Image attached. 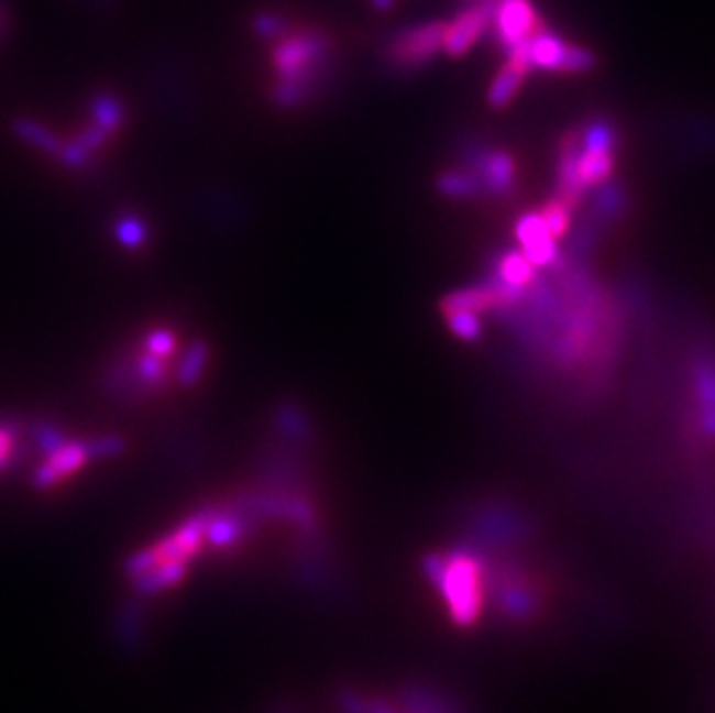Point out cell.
Listing matches in <instances>:
<instances>
[{
    "instance_id": "7",
    "label": "cell",
    "mask_w": 715,
    "mask_h": 713,
    "mask_svg": "<svg viewBox=\"0 0 715 713\" xmlns=\"http://www.w3.org/2000/svg\"><path fill=\"white\" fill-rule=\"evenodd\" d=\"M491 24V6H475L463 10L444 31V52L459 58L473 50Z\"/></svg>"
},
{
    "instance_id": "15",
    "label": "cell",
    "mask_w": 715,
    "mask_h": 713,
    "mask_svg": "<svg viewBox=\"0 0 715 713\" xmlns=\"http://www.w3.org/2000/svg\"><path fill=\"white\" fill-rule=\"evenodd\" d=\"M581 149H597V151H614L616 149V132L607 121H593L579 138Z\"/></svg>"
},
{
    "instance_id": "17",
    "label": "cell",
    "mask_w": 715,
    "mask_h": 713,
    "mask_svg": "<svg viewBox=\"0 0 715 713\" xmlns=\"http://www.w3.org/2000/svg\"><path fill=\"white\" fill-rule=\"evenodd\" d=\"M392 3H394V0H373V6L377 10H387V8H392Z\"/></svg>"
},
{
    "instance_id": "10",
    "label": "cell",
    "mask_w": 715,
    "mask_h": 713,
    "mask_svg": "<svg viewBox=\"0 0 715 713\" xmlns=\"http://www.w3.org/2000/svg\"><path fill=\"white\" fill-rule=\"evenodd\" d=\"M576 178L581 188H593L605 184L614 172V151H597V149H581L576 153Z\"/></svg>"
},
{
    "instance_id": "1",
    "label": "cell",
    "mask_w": 715,
    "mask_h": 713,
    "mask_svg": "<svg viewBox=\"0 0 715 713\" xmlns=\"http://www.w3.org/2000/svg\"><path fill=\"white\" fill-rule=\"evenodd\" d=\"M433 589L454 626L473 628L486 603V559L473 549L444 551V566Z\"/></svg>"
},
{
    "instance_id": "8",
    "label": "cell",
    "mask_w": 715,
    "mask_h": 713,
    "mask_svg": "<svg viewBox=\"0 0 715 713\" xmlns=\"http://www.w3.org/2000/svg\"><path fill=\"white\" fill-rule=\"evenodd\" d=\"M517 241L521 243V253L535 264L547 266L556 260V239L549 234L544 220L540 213H526L519 218L517 228H514Z\"/></svg>"
},
{
    "instance_id": "3",
    "label": "cell",
    "mask_w": 715,
    "mask_h": 713,
    "mask_svg": "<svg viewBox=\"0 0 715 713\" xmlns=\"http://www.w3.org/2000/svg\"><path fill=\"white\" fill-rule=\"evenodd\" d=\"M528 44V54L532 68L540 70H553V73H563V75H584L595 68V54L576 47V44H568L558 35L549 31H538Z\"/></svg>"
},
{
    "instance_id": "13",
    "label": "cell",
    "mask_w": 715,
    "mask_h": 713,
    "mask_svg": "<svg viewBox=\"0 0 715 713\" xmlns=\"http://www.w3.org/2000/svg\"><path fill=\"white\" fill-rule=\"evenodd\" d=\"M447 327L461 341H477L482 337V320L480 314H473V310H463V308H452V310H442Z\"/></svg>"
},
{
    "instance_id": "6",
    "label": "cell",
    "mask_w": 715,
    "mask_h": 713,
    "mask_svg": "<svg viewBox=\"0 0 715 713\" xmlns=\"http://www.w3.org/2000/svg\"><path fill=\"white\" fill-rule=\"evenodd\" d=\"M532 70L528 44L521 42L517 47L509 50L507 63L498 70V75L491 81L486 91V102L494 109H505L514 98H517L519 88L524 86L528 73Z\"/></svg>"
},
{
    "instance_id": "4",
    "label": "cell",
    "mask_w": 715,
    "mask_h": 713,
    "mask_svg": "<svg viewBox=\"0 0 715 713\" xmlns=\"http://www.w3.org/2000/svg\"><path fill=\"white\" fill-rule=\"evenodd\" d=\"M444 31L447 24L442 21H431V24L415 26L406 33H400L389 47V58L398 68H421L424 63L433 61L440 52H444Z\"/></svg>"
},
{
    "instance_id": "11",
    "label": "cell",
    "mask_w": 715,
    "mask_h": 713,
    "mask_svg": "<svg viewBox=\"0 0 715 713\" xmlns=\"http://www.w3.org/2000/svg\"><path fill=\"white\" fill-rule=\"evenodd\" d=\"M535 281V264L524 253H507L498 262V283L512 289H526Z\"/></svg>"
},
{
    "instance_id": "5",
    "label": "cell",
    "mask_w": 715,
    "mask_h": 713,
    "mask_svg": "<svg viewBox=\"0 0 715 713\" xmlns=\"http://www.w3.org/2000/svg\"><path fill=\"white\" fill-rule=\"evenodd\" d=\"M491 24L507 52L544 29L530 0H501L491 8Z\"/></svg>"
},
{
    "instance_id": "9",
    "label": "cell",
    "mask_w": 715,
    "mask_h": 713,
    "mask_svg": "<svg viewBox=\"0 0 715 713\" xmlns=\"http://www.w3.org/2000/svg\"><path fill=\"white\" fill-rule=\"evenodd\" d=\"M517 165L507 151L488 153L480 165V188H486L494 197H507L514 190Z\"/></svg>"
},
{
    "instance_id": "14",
    "label": "cell",
    "mask_w": 715,
    "mask_h": 713,
    "mask_svg": "<svg viewBox=\"0 0 715 713\" xmlns=\"http://www.w3.org/2000/svg\"><path fill=\"white\" fill-rule=\"evenodd\" d=\"M542 220H544V226L549 230V234L553 239H561L565 237V232L570 230V218H572V207L568 202H563L561 197H553L551 202H547L540 211Z\"/></svg>"
},
{
    "instance_id": "12",
    "label": "cell",
    "mask_w": 715,
    "mask_h": 713,
    "mask_svg": "<svg viewBox=\"0 0 715 713\" xmlns=\"http://www.w3.org/2000/svg\"><path fill=\"white\" fill-rule=\"evenodd\" d=\"M438 190L444 197H452V199H468V197H475L480 193V182L477 176L468 174V172H442L438 178Z\"/></svg>"
},
{
    "instance_id": "2",
    "label": "cell",
    "mask_w": 715,
    "mask_h": 713,
    "mask_svg": "<svg viewBox=\"0 0 715 713\" xmlns=\"http://www.w3.org/2000/svg\"><path fill=\"white\" fill-rule=\"evenodd\" d=\"M324 40L316 35L289 37L276 50V70L283 77L278 94L283 102H295L301 94V79L308 77V68L316 65L324 54Z\"/></svg>"
},
{
    "instance_id": "16",
    "label": "cell",
    "mask_w": 715,
    "mask_h": 713,
    "mask_svg": "<svg viewBox=\"0 0 715 713\" xmlns=\"http://www.w3.org/2000/svg\"><path fill=\"white\" fill-rule=\"evenodd\" d=\"M12 452V434L0 429V463H3Z\"/></svg>"
}]
</instances>
